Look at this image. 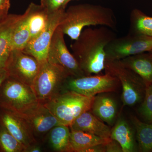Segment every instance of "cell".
Returning a JSON list of instances; mask_svg holds the SVG:
<instances>
[{
  "label": "cell",
  "mask_w": 152,
  "mask_h": 152,
  "mask_svg": "<svg viewBox=\"0 0 152 152\" xmlns=\"http://www.w3.org/2000/svg\"><path fill=\"white\" fill-rule=\"evenodd\" d=\"M110 28L104 26L85 28L71 45L72 54L86 76L98 75L104 70L106 47L115 38Z\"/></svg>",
  "instance_id": "1"
},
{
  "label": "cell",
  "mask_w": 152,
  "mask_h": 152,
  "mask_svg": "<svg viewBox=\"0 0 152 152\" xmlns=\"http://www.w3.org/2000/svg\"><path fill=\"white\" fill-rule=\"evenodd\" d=\"M116 25L111 9L86 4L71 6L65 11L58 26L64 34L75 40L86 27L99 25L115 29Z\"/></svg>",
  "instance_id": "2"
},
{
  "label": "cell",
  "mask_w": 152,
  "mask_h": 152,
  "mask_svg": "<svg viewBox=\"0 0 152 152\" xmlns=\"http://www.w3.org/2000/svg\"><path fill=\"white\" fill-rule=\"evenodd\" d=\"M94 97L64 90L43 104L61 125L69 126L77 118L90 111Z\"/></svg>",
  "instance_id": "3"
},
{
  "label": "cell",
  "mask_w": 152,
  "mask_h": 152,
  "mask_svg": "<svg viewBox=\"0 0 152 152\" xmlns=\"http://www.w3.org/2000/svg\"><path fill=\"white\" fill-rule=\"evenodd\" d=\"M40 104L31 86L9 77L0 86V108L22 117Z\"/></svg>",
  "instance_id": "4"
},
{
  "label": "cell",
  "mask_w": 152,
  "mask_h": 152,
  "mask_svg": "<svg viewBox=\"0 0 152 152\" xmlns=\"http://www.w3.org/2000/svg\"><path fill=\"white\" fill-rule=\"evenodd\" d=\"M104 70L119 81L122 87L121 99L124 105L140 104L145 97L146 86L138 75L124 66L120 60H106Z\"/></svg>",
  "instance_id": "5"
},
{
  "label": "cell",
  "mask_w": 152,
  "mask_h": 152,
  "mask_svg": "<svg viewBox=\"0 0 152 152\" xmlns=\"http://www.w3.org/2000/svg\"><path fill=\"white\" fill-rule=\"evenodd\" d=\"M69 74L62 68L48 62L40 64L31 87L40 103L44 104L63 91Z\"/></svg>",
  "instance_id": "6"
},
{
  "label": "cell",
  "mask_w": 152,
  "mask_h": 152,
  "mask_svg": "<svg viewBox=\"0 0 152 152\" xmlns=\"http://www.w3.org/2000/svg\"><path fill=\"white\" fill-rule=\"evenodd\" d=\"M120 85L119 81L116 77L105 72L104 75L69 77L64 85L63 91H73L88 96L94 97L99 94L115 91Z\"/></svg>",
  "instance_id": "7"
},
{
  "label": "cell",
  "mask_w": 152,
  "mask_h": 152,
  "mask_svg": "<svg viewBox=\"0 0 152 152\" xmlns=\"http://www.w3.org/2000/svg\"><path fill=\"white\" fill-rule=\"evenodd\" d=\"M152 49V37L129 32L122 37L114 38L107 45L106 60H121L137 54L149 52Z\"/></svg>",
  "instance_id": "8"
},
{
  "label": "cell",
  "mask_w": 152,
  "mask_h": 152,
  "mask_svg": "<svg viewBox=\"0 0 152 152\" xmlns=\"http://www.w3.org/2000/svg\"><path fill=\"white\" fill-rule=\"evenodd\" d=\"M64 35L61 28L58 26L55 30L49 46L47 61L62 68L70 77H77L86 76L75 57L67 48Z\"/></svg>",
  "instance_id": "9"
},
{
  "label": "cell",
  "mask_w": 152,
  "mask_h": 152,
  "mask_svg": "<svg viewBox=\"0 0 152 152\" xmlns=\"http://www.w3.org/2000/svg\"><path fill=\"white\" fill-rule=\"evenodd\" d=\"M40 64L34 57L21 50H13L6 64L9 77L31 86L35 79Z\"/></svg>",
  "instance_id": "10"
},
{
  "label": "cell",
  "mask_w": 152,
  "mask_h": 152,
  "mask_svg": "<svg viewBox=\"0 0 152 152\" xmlns=\"http://www.w3.org/2000/svg\"><path fill=\"white\" fill-rule=\"evenodd\" d=\"M63 8L49 14L45 27L36 38L29 42L23 51L34 57L39 64L47 61L48 51L55 30L59 25L65 12Z\"/></svg>",
  "instance_id": "11"
},
{
  "label": "cell",
  "mask_w": 152,
  "mask_h": 152,
  "mask_svg": "<svg viewBox=\"0 0 152 152\" xmlns=\"http://www.w3.org/2000/svg\"><path fill=\"white\" fill-rule=\"evenodd\" d=\"M0 123L27 149L37 142L31 128L23 117L0 108Z\"/></svg>",
  "instance_id": "12"
},
{
  "label": "cell",
  "mask_w": 152,
  "mask_h": 152,
  "mask_svg": "<svg viewBox=\"0 0 152 152\" xmlns=\"http://www.w3.org/2000/svg\"><path fill=\"white\" fill-rule=\"evenodd\" d=\"M22 117L28 123L34 135L45 134L56 126L61 125L48 109L42 104Z\"/></svg>",
  "instance_id": "13"
},
{
  "label": "cell",
  "mask_w": 152,
  "mask_h": 152,
  "mask_svg": "<svg viewBox=\"0 0 152 152\" xmlns=\"http://www.w3.org/2000/svg\"><path fill=\"white\" fill-rule=\"evenodd\" d=\"M70 129L90 133L103 139L111 138L112 130L90 111L85 112L69 126Z\"/></svg>",
  "instance_id": "14"
},
{
  "label": "cell",
  "mask_w": 152,
  "mask_h": 152,
  "mask_svg": "<svg viewBox=\"0 0 152 152\" xmlns=\"http://www.w3.org/2000/svg\"><path fill=\"white\" fill-rule=\"evenodd\" d=\"M22 15L8 14L0 23V68H5L12 50L11 42L14 29Z\"/></svg>",
  "instance_id": "15"
},
{
  "label": "cell",
  "mask_w": 152,
  "mask_h": 152,
  "mask_svg": "<svg viewBox=\"0 0 152 152\" xmlns=\"http://www.w3.org/2000/svg\"><path fill=\"white\" fill-rule=\"evenodd\" d=\"M124 66L138 75L145 84L152 83V53L145 52L120 60Z\"/></svg>",
  "instance_id": "16"
},
{
  "label": "cell",
  "mask_w": 152,
  "mask_h": 152,
  "mask_svg": "<svg viewBox=\"0 0 152 152\" xmlns=\"http://www.w3.org/2000/svg\"><path fill=\"white\" fill-rule=\"evenodd\" d=\"M90 111L104 122L113 125L117 113L116 103L104 93L95 96Z\"/></svg>",
  "instance_id": "17"
},
{
  "label": "cell",
  "mask_w": 152,
  "mask_h": 152,
  "mask_svg": "<svg viewBox=\"0 0 152 152\" xmlns=\"http://www.w3.org/2000/svg\"><path fill=\"white\" fill-rule=\"evenodd\" d=\"M111 138L120 144L123 152L138 151L134 131L126 120L120 119L117 121L112 130Z\"/></svg>",
  "instance_id": "18"
},
{
  "label": "cell",
  "mask_w": 152,
  "mask_h": 152,
  "mask_svg": "<svg viewBox=\"0 0 152 152\" xmlns=\"http://www.w3.org/2000/svg\"><path fill=\"white\" fill-rule=\"evenodd\" d=\"M25 13L31 34V41L39 35L45 27L49 14L41 5L34 3L30 4Z\"/></svg>",
  "instance_id": "19"
},
{
  "label": "cell",
  "mask_w": 152,
  "mask_h": 152,
  "mask_svg": "<svg viewBox=\"0 0 152 152\" xmlns=\"http://www.w3.org/2000/svg\"><path fill=\"white\" fill-rule=\"evenodd\" d=\"M111 140L103 139L82 131L70 129V144L72 152H84L91 147L107 143Z\"/></svg>",
  "instance_id": "20"
},
{
  "label": "cell",
  "mask_w": 152,
  "mask_h": 152,
  "mask_svg": "<svg viewBox=\"0 0 152 152\" xmlns=\"http://www.w3.org/2000/svg\"><path fill=\"white\" fill-rule=\"evenodd\" d=\"M132 121L136 131L139 151L152 152V123L142 121L136 116L132 117Z\"/></svg>",
  "instance_id": "21"
},
{
  "label": "cell",
  "mask_w": 152,
  "mask_h": 152,
  "mask_svg": "<svg viewBox=\"0 0 152 152\" xmlns=\"http://www.w3.org/2000/svg\"><path fill=\"white\" fill-rule=\"evenodd\" d=\"M63 125L56 126L49 132V140L53 149L57 152H72L70 129Z\"/></svg>",
  "instance_id": "22"
},
{
  "label": "cell",
  "mask_w": 152,
  "mask_h": 152,
  "mask_svg": "<svg viewBox=\"0 0 152 152\" xmlns=\"http://www.w3.org/2000/svg\"><path fill=\"white\" fill-rule=\"evenodd\" d=\"M130 22V33L152 38V17L138 9H134L131 13Z\"/></svg>",
  "instance_id": "23"
},
{
  "label": "cell",
  "mask_w": 152,
  "mask_h": 152,
  "mask_svg": "<svg viewBox=\"0 0 152 152\" xmlns=\"http://www.w3.org/2000/svg\"><path fill=\"white\" fill-rule=\"evenodd\" d=\"M31 39V34L25 13L14 29L12 36V50H23Z\"/></svg>",
  "instance_id": "24"
},
{
  "label": "cell",
  "mask_w": 152,
  "mask_h": 152,
  "mask_svg": "<svg viewBox=\"0 0 152 152\" xmlns=\"http://www.w3.org/2000/svg\"><path fill=\"white\" fill-rule=\"evenodd\" d=\"M26 149L27 148L0 123V151L26 152Z\"/></svg>",
  "instance_id": "25"
},
{
  "label": "cell",
  "mask_w": 152,
  "mask_h": 152,
  "mask_svg": "<svg viewBox=\"0 0 152 152\" xmlns=\"http://www.w3.org/2000/svg\"><path fill=\"white\" fill-rule=\"evenodd\" d=\"M145 94L138 112L144 122L152 123V83L146 84Z\"/></svg>",
  "instance_id": "26"
},
{
  "label": "cell",
  "mask_w": 152,
  "mask_h": 152,
  "mask_svg": "<svg viewBox=\"0 0 152 152\" xmlns=\"http://www.w3.org/2000/svg\"><path fill=\"white\" fill-rule=\"evenodd\" d=\"M65 0H40L41 5L48 14L53 13L62 8Z\"/></svg>",
  "instance_id": "27"
},
{
  "label": "cell",
  "mask_w": 152,
  "mask_h": 152,
  "mask_svg": "<svg viewBox=\"0 0 152 152\" xmlns=\"http://www.w3.org/2000/svg\"><path fill=\"white\" fill-rule=\"evenodd\" d=\"M106 152H123L119 144L115 140H111L106 144Z\"/></svg>",
  "instance_id": "28"
},
{
  "label": "cell",
  "mask_w": 152,
  "mask_h": 152,
  "mask_svg": "<svg viewBox=\"0 0 152 152\" xmlns=\"http://www.w3.org/2000/svg\"><path fill=\"white\" fill-rule=\"evenodd\" d=\"M106 144L94 146L85 150L84 152H106Z\"/></svg>",
  "instance_id": "29"
},
{
  "label": "cell",
  "mask_w": 152,
  "mask_h": 152,
  "mask_svg": "<svg viewBox=\"0 0 152 152\" xmlns=\"http://www.w3.org/2000/svg\"><path fill=\"white\" fill-rule=\"evenodd\" d=\"M9 77L7 72L5 68H0V86L6 79Z\"/></svg>",
  "instance_id": "30"
},
{
  "label": "cell",
  "mask_w": 152,
  "mask_h": 152,
  "mask_svg": "<svg viewBox=\"0 0 152 152\" xmlns=\"http://www.w3.org/2000/svg\"><path fill=\"white\" fill-rule=\"evenodd\" d=\"M10 7V0H0V10L9 11Z\"/></svg>",
  "instance_id": "31"
},
{
  "label": "cell",
  "mask_w": 152,
  "mask_h": 152,
  "mask_svg": "<svg viewBox=\"0 0 152 152\" xmlns=\"http://www.w3.org/2000/svg\"><path fill=\"white\" fill-rule=\"evenodd\" d=\"M42 151L41 147L36 145L35 144L31 145L27 149L26 152H40Z\"/></svg>",
  "instance_id": "32"
},
{
  "label": "cell",
  "mask_w": 152,
  "mask_h": 152,
  "mask_svg": "<svg viewBox=\"0 0 152 152\" xmlns=\"http://www.w3.org/2000/svg\"><path fill=\"white\" fill-rule=\"evenodd\" d=\"M9 11L0 10V23L4 20L8 15Z\"/></svg>",
  "instance_id": "33"
},
{
  "label": "cell",
  "mask_w": 152,
  "mask_h": 152,
  "mask_svg": "<svg viewBox=\"0 0 152 152\" xmlns=\"http://www.w3.org/2000/svg\"><path fill=\"white\" fill-rule=\"evenodd\" d=\"M72 1H73V0H65V1L64 2V4H63L62 8L64 9H65V8L66 7L67 5L68 4V3Z\"/></svg>",
  "instance_id": "34"
},
{
  "label": "cell",
  "mask_w": 152,
  "mask_h": 152,
  "mask_svg": "<svg viewBox=\"0 0 152 152\" xmlns=\"http://www.w3.org/2000/svg\"><path fill=\"white\" fill-rule=\"evenodd\" d=\"M149 52H151V53H152V49L151 50V51Z\"/></svg>",
  "instance_id": "35"
}]
</instances>
